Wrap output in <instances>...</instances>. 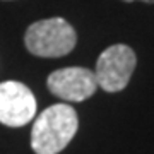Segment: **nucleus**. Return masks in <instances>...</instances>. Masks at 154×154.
I'll list each match as a JSON object with an SVG mask.
<instances>
[{"instance_id": "1", "label": "nucleus", "mask_w": 154, "mask_h": 154, "mask_svg": "<svg viewBox=\"0 0 154 154\" xmlns=\"http://www.w3.org/2000/svg\"><path fill=\"white\" fill-rule=\"evenodd\" d=\"M79 127L75 110L58 103L36 116L31 130V147L36 154H58L69 146Z\"/></svg>"}, {"instance_id": "2", "label": "nucleus", "mask_w": 154, "mask_h": 154, "mask_svg": "<svg viewBox=\"0 0 154 154\" xmlns=\"http://www.w3.org/2000/svg\"><path fill=\"white\" fill-rule=\"evenodd\" d=\"M75 43V29L62 17H50L33 22L24 34V45L29 53L45 58L69 55Z\"/></svg>"}, {"instance_id": "3", "label": "nucleus", "mask_w": 154, "mask_h": 154, "mask_svg": "<svg viewBox=\"0 0 154 154\" xmlns=\"http://www.w3.org/2000/svg\"><path fill=\"white\" fill-rule=\"evenodd\" d=\"M137 65V57L127 45H111L98 57L96 82L106 93H118L127 88Z\"/></svg>"}, {"instance_id": "4", "label": "nucleus", "mask_w": 154, "mask_h": 154, "mask_svg": "<svg viewBox=\"0 0 154 154\" xmlns=\"http://www.w3.org/2000/svg\"><path fill=\"white\" fill-rule=\"evenodd\" d=\"M36 115V98L28 86L17 81L0 82V123L22 127Z\"/></svg>"}, {"instance_id": "5", "label": "nucleus", "mask_w": 154, "mask_h": 154, "mask_svg": "<svg viewBox=\"0 0 154 154\" xmlns=\"http://www.w3.org/2000/svg\"><path fill=\"white\" fill-rule=\"evenodd\" d=\"M46 86L57 98L72 103L91 98L98 89L94 72L86 67H65L51 72Z\"/></svg>"}, {"instance_id": "6", "label": "nucleus", "mask_w": 154, "mask_h": 154, "mask_svg": "<svg viewBox=\"0 0 154 154\" xmlns=\"http://www.w3.org/2000/svg\"><path fill=\"white\" fill-rule=\"evenodd\" d=\"M125 2H135V0H125ZM140 2H146V4H154V0H140Z\"/></svg>"}]
</instances>
